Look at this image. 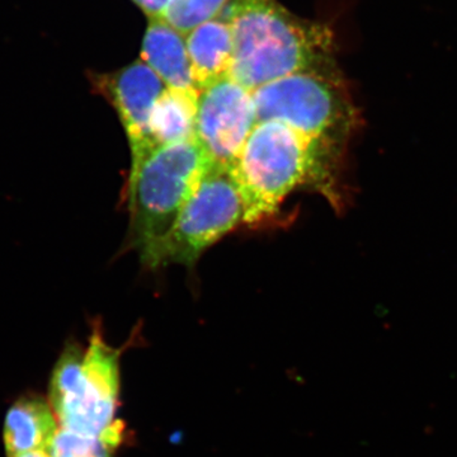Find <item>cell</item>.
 I'll use <instances>...</instances> for the list:
<instances>
[{
	"label": "cell",
	"instance_id": "5",
	"mask_svg": "<svg viewBox=\"0 0 457 457\" xmlns=\"http://www.w3.org/2000/svg\"><path fill=\"white\" fill-rule=\"evenodd\" d=\"M212 164L196 139L156 147L146 156L128 185L132 248L141 254L170 231Z\"/></svg>",
	"mask_w": 457,
	"mask_h": 457
},
{
	"label": "cell",
	"instance_id": "13",
	"mask_svg": "<svg viewBox=\"0 0 457 457\" xmlns=\"http://www.w3.org/2000/svg\"><path fill=\"white\" fill-rule=\"evenodd\" d=\"M122 423L104 435L88 436L59 427L46 451L50 457H112L121 444Z\"/></svg>",
	"mask_w": 457,
	"mask_h": 457
},
{
	"label": "cell",
	"instance_id": "4",
	"mask_svg": "<svg viewBox=\"0 0 457 457\" xmlns=\"http://www.w3.org/2000/svg\"><path fill=\"white\" fill-rule=\"evenodd\" d=\"M121 350L108 345L95 324L87 350L71 343L51 378L50 404L60 427L82 435L101 436L120 425L114 420L120 395Z\"/></svg>",
	"mask_w": 457,
	"mask_h": 457
},
{
	"label": "cell",
	"instance_id": "12",
	"mask_svg": "<svg viewBox=\"0 0 457 457\" xmlns=\"http://www.w3.org/2000/svg\"><path fill=\"white\" fill-rule=\"evenodd\" d=\"M198 95L167 88L156 101L150 119V137L154 149L168 144L195 139Z\"/></svg>",
	"mask_w": 457,
	"mask_h": 457
},
{
	"label": "cell",
	"instance_id": "6",
	"mask_svg": "<svg viewBox=\"0 0 457 457\" xmlns=\"http://www.w3.org/2000/svg\"><path fill=\"white\" fill-rule=\"evenodd\" d=\"M245 203L230 170L212 164L173 227L140 254L141 262L152 270L170 264L194 266L210 246L245 224Z\"/></svg>",
	"mask_w": 457,
	"mask_h": 457
},
{
	"label": "cell",
	"instance_id": "1",
	"mask_svg": "<svg viewBox=\"0 0 457 457\" xmlns=\"http://www.w3.org/2000/svg\"><path fill=\"white\" fill-rule=\"evenodd\" d=\"M345 154L284 123H255L230 168L245 203V224L273 215L300 188L321 195L341 212L348 197L343 180Z\"/></svg>",
	"mask_w": 457,
	"mask_h": 457
},
{
	"label": "cell",
	"instance_id": "8",
	"mask_svg": "<svg viewBox=\"0 0 457 457\" xmlns=\"http://www.w3.org/2000/svg\"><path fill=\"white\" fill-rule=\"evenodd\" d=\"M89 80L93 92L113 108L125 131L131 154L130 185L146 156L154 150L150 119L167 87L141 59L110 73H90Z\"/></svg>",
	"mask_w": 457,
	"mask_h": 457
},
{
	"label": "cell",
	"instance_id": "2",
	"mask_svg": "<svg viewBox=\"0 0 457 457\" xmlns=\"http://www.w3.org/2000/svg\"><path fill=\"white\" fill-rule=\"evenodd\" d=\"M219 16L233 37L228 77L251 92L300 71H341L332 29L278 0H228Z\"/></svg>",
	"mask_w": 457,
	"mask_h": 457
},
{
	"label": "cell",
	"instance_id": "15",
	"mask_svg": "<svg viewBox=\"0 0 457 457\" xmlns=\"http://www.w3.org/2000/svg\"><path fill=\"white\" fill-rule=\"evenodd\" d=\"M150 18H163L170 0H132Z\"/></svg>",
	"mask_w": 457,
	"mask_h": 457
},
{
	"label": "cell",
	"instance_id": "11",
	"mask_svg": "<svg viewBox=\"0 0 457 457\" xmlns=\"http://www.w3.org/2000/svg\"><path fill=\"white\" fill-rule=\"evenodd\" d=\"M51 404L37 396L18 400L5 417L4 437L8 456L46 450L59 426Z\"/></svg>",
	"mask_w": 457,
	"mask_h": 457
},
{
	"label": "cell",
	"instance_id": "10",
	"mask_svg": "<svg viewBox=\"0 0 457 457\" xmlns=\"http://www.w3.org/2000/svg\"><path fill=\"white\" fill-rule=\"evenodd\" d=\"M185 36L198 89L228 75L233 57V37L224 18H212Z\"/></svg>",
	"mask_w": 457,
	"mask_h": 457
},
{
	"label": "cell",
	"instance_id": "16",
	"mask_svg": "<svg viewBox=\"0 0 457 457\" xmlns=\"http://www.w3.org/2000/svg\"><path fill=\"white\" fill-rule=\"evenodd\" d=\"M9 457H50L46 450L31 451V453H21V455H14Z\"/></svg>",
	"mask_w": 457,
	"mask_h": 457
},
{
	"label": "cell",
	"instance_id": "7",
	"mask_svg": "<svg viewBox=\"0 0 457 457\" xmlns=\"http://www.w3.org/2000/svg\"><path fill=\"white\" fill-rule=\"evenodd\" d=\"M257 122L251 90L228 75L198 93L195 139L213 164L230 170Z\"/></svg>",
	"mask_w": 457,
	"mask_h": 457
},
{
	"label": "cell",
	"instance_id": "9",
	"mask_svg": "<svg viewBox=\"0 0 457 457\" xmlns=\"http://www.w3.org/2000/svg\"><path fill=\"white\" fill-rule=\"evenodd\" d=\"M140 59L170 89L198 95L196 79L189 60L186 36L164 18L147 22Z\"/></svg>",
	"mask_w": 457,
	"mask_h": 457
},
{
	"label": "cell",
	"instance_id": "14",
	"mask_svg": "<svg viewBox=\"0 0 457 457\" xmlns=\"http://www.w3.org/2000/svg\"><path fill=\"white\" fill-rule=\"evenodd\" d=\"M228 0H170L164 20L183 35L195 27L218 17Z\"/></svg>",
	"mask_w": 457,
	"mask_h": 457
},
{
	"label": "cell",
	"instance_id": "3",
	"mask_svg": "<svg viewBox=\"0 0 457 457\" xmlns=\"http://www.w3.org/2000/svg\"><path fill=\"white\" fill-rule=\"evenodd\" d=\"M253 95L257 121L284 123L309 139L347 153L361 114L341 71H300Z\"/></svg>",
	"mask_w": 457,
	"mask_h": 457
}]
</instances>
